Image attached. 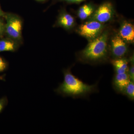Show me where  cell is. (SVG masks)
<instances>
[{
	"instance_id": "6da1fadb",
	"label": "cell",
	"mask_w": 134,
	"mask_h": 134,
	"mask_svg": "<svg viewBox=\"0 0 134 134\" xmlns=\"http://www.w3.org/2000/svg\"><path fill=\"white\" fill-rule=\"evenodd\" d=\"M64 81L55 91L64 97L75 98L86 97L98 91V84L89 85L72 74L70 69L64 70Z\"/></svg>"
},
{
	"instance_id": "7a4b0ae2",
	"label": "cell",
	"mask_w": 134,
	"mask_h": 134,
	"mask_svg": "<svg viewBox=\"0 0 134 134\" xmlns=\"http://www.w3.org/2000/svg\"><path fill=\"white\" fill-rule=\"evenodd\" d=\"M108 32L105 30L97 37L90 41L81 52L80 58L85 62L95 63L104 61L108 55Z\"/></svg>"
},
{
	"instance_id": "3957f363",
	"label": "cell",
	"mask_w": 134,
	"mask_h": 134,
	"mask_svg": "<svg viewBox=\"0 0 134 134\" xmlns=\"http://www.w3.org/2000/svg\"><path fill=\"white\" fill-rule=\"evenodd\" d=\"M104 28V25L103 23L94 20H89L80 25L77 31L80 35L90 41L99 36Z\"/></svg>"
},
{
	"instance_id": "277c9868",
	"label": "cell",
	"mask_w": 134,
	"mask_h": 134,
	"mask_svg": "<svg viewBox=\"0 0 134 134\" xmlns=\"http://www.w3.org/2000/svg\"><path fill=\"white\" fill-rule=\"evenodd\" d=\"M114 11L112 5L105 3L100 5L89 18V20H94L101 23L111 21L114 15Z\"/></svg>"
},
{
	"instance_id": "5b68a950",
	"label": "cell",
	"mask_w": 134,
	"mask_h": 134,
	"mask_svg": "<svg viewBox=\"0 0 134 134\" xmlns=\"http://www.w3.org/2000/svg\"><path fill=\"white\" fill-rule=\"evenodd\" d=\"M126 42L119 35L115 34L111 41V52L115 59L123 58L128 52Z\"/></svg>"
},
{
	"instance_id": "8992f818",
	"label": "cell",
	"mask_w": 134,
	"mask_h": 134,
	"mask_svg": "<svg viewBox=\"0 0 134 134\" xmlns=\"http://www.w3.org/2000/svg\"><path fill=\"white\" fill-rule=\"evenodd\" d=\"M22 27L21 21L18 18L10 16L7 19L6 30L12 38L17 39L21 36Z\"/></svg>"
},
{
	"instance_id": "52a82bcc",
	"label": "cell",
	"mask_w": 134,
	"mask_h": 134,
	"mask_svg": "<svg viewBox=\"0 0 134 134\" xmlns=\"http://www.w3.org/2000/svg\"><path fill=\"white\" fill-rule=\"evenodd\" d=\"M119 35L126 43H133L134 27L129 22L123 21L121 25Z\"/></svg>"
},
{
	"instance_id": "ba28073f",
	"label": "cell",
	"mask_w": 134,
	"mask_h": 134,
	"mask_svg": "<svg viewBox=\"0 0 134 134\" xmlns=\"http://www.w3.org/2000/svg\"><path fill=\"white\" fill-rule=\"evenodd\" d=\"M130 81L127 72L123 74H115L113 79V86L115 91L122 94Z\"/></svg>"
},
{
	"instance_id": "9c48e42d",
	"label": "cell",
	"mask_w": 134,
	"mask_h": 134,
	"mask_svg": "<svg viewBox=\"0 0 134 134\" xmlns=\"http://www.w3.org/2000/svg\"><path fill=\"white\" fill-rule=\"evenodd\" d=\"M58 23L63 28L70 30L73 28L75 24L74 18L67 12H63L60 16Z\"/></svg>"
},
{
	"instance_id": "30bf717a",
	"label": "cell",
	"mask_w": 134,
	"mask_h": 134,
	"mask_svg": "<svg viewBox=\"0 0 134 134\" xmlns=\"http://www.w3.org/2000/svg\"><path fill=\"white\" fill-rule=\"evenodd\" d=\"M115 74H123L128 71V61L123 58L115 59L111 61Z\"/></svg>"
},
{
	"instance_id": "8fae6325",
	"label": "cell",
	"mask_w": 134,
	"mask_h": 134,
	"mask_svg": "<svg viewBox=\"0 0 134 134\" xmlns=\"http://www.w3.org/2000/svg\"><path fill=\"white\" fill-rule=\"evenodd\" d=\"M95 11L93 6L90 4H86L79 8L77 12V16L82 20L89 18Z\"/></svg>"
},
{
	"instance_id": "7c38bea8",
	"label": "cell",
	"mask_w": 134,
	"mask_h": 134,
	"mask_svg": "<svg viewBox=\"0 0 134 134\" xmlns=\"http://www.w3.org/2000/svg\"><path fill=\"white\" fill-rule=\"evenodd\" d=\"M14 43L8 40L0 41V52L13 51L15 50Z\"/></svg>"
},
{
	"instance_id": "4fadbf2b",
	"label": "cell",
	"mask_w": 134,
	"mask_h": 134,
	"mask_svg": "<svg viewBox=\"0 0 134 134\" xmlns=\"http://www.w3.org/2000/svg\"><path fill=\"white\" fill-rule=\"evenodd\" d=\"M122 94L126 95L130 100H133L134 98V83L130 81L125 88Z\"/></svg>"
},
{
	"instance_id": "5bb4252c",
	"label": "cell",
	"mask_w": 134,
	"mask_h": 134,
	"mask_svg": "<svg viewBox=\"0 0 134 134\" xmlns=\"http://www.w3.org/2000/svg\"><path fill=\"white\" fill-rule=\"evenodd\" d=\"M130 67L129 68L128 74L129 76L130 79L131 81L134 82V56H132L130 58Z\"/></svg>"
},
{
	"instance_id": "9a60e30c",
	"label": "cell",
	"mask_w": 134,
	"mask_h": 134,
	"mask_svg": "<svg viewBox=\"0 0 134 134\" xmlns=\"http://www.w3.org/2000/svg\"><path fill=\"white\" fill-rule=\"evenodd\" d=\"M8 103L7 98L6 97H3L0 99V113L7 105Z\"/></svg>"
},
{
	"instance_id": "2e32d148",
	"label": "cell",
	"mask_w": 134,
	"mask_h": 134,
	"mask_svg": "<svg viewBox=\"0 0 134 134\" xmlns=\"http://www.w3.org/2000/svg\"><path fill=\"white\" fill-rule=\"evenodd\" d=\"M7 63L1 57H0V73L5 71L7 69Z\"/></svg>"
},
{
	"instance_id": "e0dca14e",
	"label": "cell",
	"mask_w": 134,
	"mask_h": 134,
	"mask_svg": "<svg viewBox=\"0 0 134 134\" xmlns=\"http://www.w3.org/2000/svg\"><path fill=\"white\" fill-rule=\"evenodd\" d=\"M63 1L69 2L79 3L84 1L85 0H63Z\"/></svg>"
},
{
	"instance_id": "ac0fdd59",
	"label": "cell",
	"mask_w": 134,
	"mask_h": 134,
	"mask_svg": "<svg viewBox=\"0 0 134 134\" xmlns=\"http://www.w3.org/2000/svg\"><path fill=\"white\" fill-rule=\"evenodd\" d=\"M2 28V27L1 23V22H0V32L1 31Z\"/></svg>"
},
{
	"instance_id": "d6986e66",
	"label": "cell",
	"mask_w": 134,
	"mask_h": 134,
	"mask_svg": "<svg viewBox=\"0 0 134 134\" xmlns=\"http://www.w3.org/2000/svg\"><path fill=\"white\" fill-rule=\"evenodd\" d=\"M38 1H43V0H38Z\"/></svg>"
}]
</instances>
